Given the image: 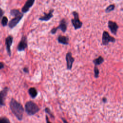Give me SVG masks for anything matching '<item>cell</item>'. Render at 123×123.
Here are the masks:
<instances>
[{
  "instance_id": "7a4b0ae2",
  "label": "cell",
  "mask_w": 123,
  "mask_h": 123,
  "mask_svg": "<svg viewBox=\"0 0 123 123\" xmlns=\"http://www.w3.org/2000/svg\"><path fill=\"white\" fill-rule=\"evenodd\" d=\"M25 110L29 115H33L39 111V108L36 103L32 101H29L25 104Z\"/></svg>"
},
{
  "instance_id": "d4e9b609",
  "label": "cell",
  "mask_w": 123,
  "mask_h": 123,
  "mask_svg": "<svg viewBox=\"0 0 123 123\" xmlns=\"http://www.w3.org/2000/svg\"><path fill=\"white\" fill-rule=\"evenodd\" d=\"M4 67V63H2V62H0V70L2 68H3Z\"/></svg>"
},
{
  "instance_id": "5b68a950",
  "label": "cell",
  "mask_w": 123,
  "mask_h": 123,
  "mask_svg": "<svg viewBox=\"0 0 123 123\" xmlns=\"http://www.w3.org/2000/svg\"><path fill=\"white\" fill-rule=\"evenodd\" d=\"M115 39L113 37L109 35V33L106 31H104L102 34V44L103 45L106 46L107 45L109 42H115Z\"/></svg>"
},
{
  "instance_id": "44dd1931",
  "label": "cell",
  "mask_w": 123,
  "mask_h": 123,
  "mask_svg": "<svg viewBox=\"0 0 123 123\" xmlns=\"http://www.w3.org/2000/svg\"><path fill=\"white\" fill-rule=\"evenodd\" d=\"M0 123H10V122L6 117H0Z\"/></svg>"
},
{
  "instance_id": "7402d4cb",
  "label": "cell",
  "mask_w": 123,
  "mask_h": 123,
  "mask_svg": "<svg viewBox=\"0 0 123 123\" xmlns=\"http://www.w3.org/2000/svg\"><path fill=\"white\" fill-rule=\"evenodd\" d=\"M45 112H46L47 114H49L51 118H54V115H53V114H52V113L51 112V110H50L49 108H47V107L45 109Z\"/></svg>"
},
{
  "instance_id": "30bf717a",
  "label": "cell",
  "mask_w": 123,
  "mask_h": 123,
  "mask_svg": "<svg viewBox=\"0 0 123 123\" xmlns=\"http://www.w3.org/2000/svg\"><path fill=\"white\" fill-rule=\"evenodd\" d=\"M9 89L7 87L4 88L0 92V105H4V101L7 95Z\"/></svg>"
},
{
  "instance_id": "ac0fdd59",
  "label": "cell",
  "mask_w": 123,
  "mask_h": 123,
  "mask_svg": "<svg viewBox=\"0 0 123 123\" xmlns=\"http://www.w3.org/2000/svg\"><path fill=\"white\" fill-rule=\"evenodd\" d=\"M115 4H111L109 5L105 9V12L106 13H110L113 11H114L115 9Z\"/></svg>"
},
{
  "instance_id": "cb8c5ba5",
  "label": "cell",
  "mask_w": 123,
  "mask_h": 123,
  "mask_svg": "<svg viewBox=\"0 0 123 123\" xmlns=\"http://www.w3.org/2000/svg\"><path fill=\"white\" fill-rule=\"evenodd\" d=\"M23 71L25 72V73H29V69H28V68H26V67H25L24 69H23Z\"/></svg>"
},
{
  "instance_id": "8992f818",
  "label": "cell",
  "mask_w": 123,
  "mask_h": 123,
  "mask_svg": "<svg viewBox=\"0 0 123 123\" xmlns=\"http://www.w3.org/2000/svg\"><path fill=\"white\" fill-rule=\"evenodd\" d=\"M65 59L66 61V65L67 70H71L73 64L75 61V59L72 57V53L71 52H68L66 54L65 56Z\"/></svg>"
},
{
  "instance_id": "83f0119b",
  "label": "cell",
  "mask_w": 123,
  "mask_h": 123,
  "mask_svg": "<svg viewBox=\"0 0 123 123\" xmlns=\"http://www.w3.org/2000/svg\"><path fill=\"white\" fill-rule=\"evenodd\" d=\"M107 99L106 98H103V99H102V101H103V102H104V103H106V102H107Z\"/></svg>"
},
{
  "instance_id": "277c9868",
  "label": "cell",
  "mask_w": 123,
  "mask_h": 123,
  "mask_svg": "<svg viewBox=\"0 0 123 123\" xmlns=\"http://www.w3.org/2000/svg\"><path fill=\"white\" fill-rule=\"evenodd\" d=\"M67 24L65 19H62L60 22L59 25L56 28H53L51 31V33L52 34H55L57 31V30H61L63 32L65 33L67 30Z\"/></svg>"
},
{
  "instance_id": "4fadbf2b",
  "label": "cell",
  "mask_w": 123,
  "mask_h": 123,
  "mask_svg": "<svg viewBox=\"0 0 123 123\" xmlns=\"http://www.w3.org/2000/svg\"><path fill=\"white\" fill-rule=\"evenodd\" d=\"M54 12V9H51L49 13H44V16L41 17L39 18V20L42 21H48L50 20L52 17H53V13Z\"/></svg>"
},
{
  "instance_id": "ffe728a7",
  "label": "cell",
  "mask_w": 123,
  "mask_h": 123,
  "mask_svg": "<svg viewBox=\"0 0 123 123\" xmlns=\"http://www.w3.org/2000/svg\"><path fill=\"white\" fill-rule=\"evenodd\" d=\"M8 22V19L7 18V17H4L2 18V24L3 26H5L7 25Z\"/></svg>"
},
{
  "instance_id": "6da1fadb",
  "label": "cell",
  "mask_w": 123,
  "mask_h": 123,
  "mask_svg": "<svg viewBox=\"0 0 123 123\" xmlns=\"http://www.w3.org/2000/svg\"><path fill=\"white\" fill-rule=\"evenodd\" d=\"M10 107L13 114L19 120H22L24 112V109L22 104L14 99H12L10 103Z\"/></svg>"
},
{
  "instance_id": "5bb4252c",
  "label": "cell",
  "mask_w": 123,
  "mask_h": 123,
  "mask_svg": "<svg viewBox=\"0 0 123 123\" xmlns=\"http://www.w3.org/2000/svg\"><path fill=\"white\" fill-rule=\"evenodd\" d=\"M57 40L59 43L64 45L69 44V38L67 37L59 35L57 38Z\"/></svg>"
},
{
  "instance_id": "8fae6325",
  "label": "cell",
  "mask_w": 123,
  "mask_h": 123,
  "mask_svg": "<svg viewBox=\"0 0 123 123\" xmlns=\"http://www.w3.org/2000/svg\"><path fill=\"white\" fill-rule=\"evenodd\" d=\"M13 38L12 36H9L6 38L5 44L6 45V50L9 56H11V46L13 43Z\"/></svg>"
},
{
  "instance_id": "e0dca14e",
  "label": "cell",
  "mask_w": 123,
  "mask_h": 123,
  "mask_svg": "<svg viewBox=\"0 0 123 123\" xmlns=\"http://www.w3.org/2000/svg\"><path fill=\"white\" fill-rule=\"evenodd\" d=\"M10 13L12 16L17 17L23 14V13H21L17 9H13L11 11Z\"/></svg>"
},
{
  "instance_id": "ba28073f",
  "label": "cell",
  "mask_w": 123,
  "mask_h": 123,
  "mask_svg": "<svg viewBox=\"0 0 123 123\" xmlns=\"http://www.w3.org/2000/svg\"><path fill=\"white\" fill-rule=\"evenodd\" d=\"M108 26L109 29H110L111 33L114 35H116L117 30L119 29V26L117 24L112 21H109L108 23Z\"/></svg>"
},
{
  "instance_id": "9c48e42d",
  "label": "cell",
  "mask_w": 123,
  "mask_h": 123,
  "mask_svg": "<svg viewBox=\"0 0 123 123\" xmlns=\"http://www.w3.org/2000/svg\"><path fill=\"white\" fill-rule=\"evenodd\" d=\"M23 17V14L15 17V18H13L9 23V26L11 29H13L14 28L15 26L17 25V24L19 22V21L21 20L22 17Z\"/></svg>"
},
{
  "instance_id": "4316f807",
  "label": "cell",
  "mask_w": 123,
  "mask_h": 123,
  "mask_svg": "<svg viewBox=\"0 0 123 123\" xmlns=\"http://www.w3.org/2000/svg\"><path fill=\"white\" fill-rule=\"evenodd\" d=\"M62 120H63L64 123H68V122L66 121V120H65V119H64V118H62Z\"/></svg>"
},
{
  "instance_id": "52a82bcc",
  "label": "cell",
  "mask_w": 123,
  "mask_h": 123,
  "mask_svg": "<svg viewBox=\"0 0 123 123\" xmlns=\"http://www.w3.org/2000/svg\"><path fill=\"white\" fill-rule=\"evenodd\" d=\"M28 47V43H27V38L25 36H23L20 42H19L17 49L18 51H24Z\"/></svg>"
},
{
  "instance_id": "9a60e30c",
  "label": "cell",
  "mask_w": 123,
  "mask_h": 123,
  "mask_svg": "<svg viewBox=\"0 0 123 123\" xmlns=\"http://www.w3.org/2000/svg\"><path fill=\"white\" fill-rule=\"evenodd\" d=\"M29 93L32 99L35 98L38 95V91L35 88H30L29 90Z\"/></svg>"
},
{
  "instance_id": "484cf974",
  "label": "cell",
  "mask_w": 123,
  "mask_h": 123,
  "mask_svg": "<svg viewBox=\"0 0 123 123\" xmlns=\"http://www.w3.org/2000/svg\"><path fill=\"white\" fill-rule=\"evenodd\" d=\"M46 123H51L49 120V118L47 115H46Z\"/></svg>"
},
{
  "instance_id": "d6986e66",
  "label": "cell",
  "mask_w": 123,
  "mask_h": 123,
  "mask_svg": "<svg viewBox=\"0 0 123 123\" xmlns=\"http://www.w3.org/2000/svg\"><path fill=\"white\" fill-rule=\"evenodd\" d=\"M100 71L97 66H95L94 67V76L95 78H98L99 76Z\"/></svg>"
},
{
  "instance_id": "2e32d148",
  "label": "cell",
  "mask_w": 123,
  "mask_h": 123,
  "mask_svg": "<svg viewBox=\"0 0 123 123\" xmlns=\"http://www.w3.org/2000/svg\"><path fill=\"white\" fill-rule=\"evenodd\" d=\"M104 60L102 56H100L98 58L94 59L93 61V62L95 64V66H97V65H99L101 64H102L104 62Z\"/></svg>"
},
{
  "instance_id": "7c38bea8",
  "label": "cell",
  "mask_w": 123,
  "mask_h": 123,
  "mask_svg": "<svg viewBox=\"0 0 123 123\" xmlns=\"http://www.w3.org/2000/svg\"><path fill=\"white\" fill-rule=\"evenodd\" d=\"M35 2V0H28L26 2L25 5L22 8V12L23 13H26L28 12L30 8L33 6Z\"/></svg>"
},
{
  "instance_id": "603a6c76",
  "label": "cell",
  "mask_w": 123,
  "mask_h": 123,
  "mask_svg": "<svg viewBox=\"0 0 123 123\" xmlns=\"http://www.w3.org/2000/svg\"><path fill=\"white\" fill-rule=\"evenodd\" d=\"M4 14V11L2 8H1V7H0V19H1V18L3 17Z\"/></svg>"
},
{
  "instance_id": "3957f363",
  "label": "cell",
  "mask_w": 123,
  "mask_h": 123,
  "mask_svg": "<svg viewBox=\"0 0 123 123\" xmlns=\"http://www.w3.org/2000/svg\"><path fill=\"white\" fill-rule=\"evenodd\" d=\"M72 13L74 17V18L72 19L71 22L75 30H77L81 28V27L82 26L83 23L79 19V15L77 12L76 11H74Z\"/></svg>"
}]
</instances>
